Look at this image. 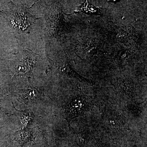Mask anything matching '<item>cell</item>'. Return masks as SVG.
<instances>
[{
    "mask_svg": "<svg viewBox=\"0 0 147 147\" xmlns=\"http://www.w3.org/2000/svg\"><path fill=\"white\" fill-rule=\"evenodd\" d=\"M45 17L47 30L51 35L57 37L70 31L71 28L65 19L59 3H54L47 7Z\"/></svg>",
    "mask_w": 147,
    "mask_h": 147,
    "instance_id": "cell-1",
    "label": "cell"
},
{
    "mask_svg": "<svg viewBox=\"0 0 147 147\" xmlns=\"http://www.w3.org/2000/svg\"><path fill=\"white\" fill-rule=\"evenodd\" d=\"M89 102L86 97L76 94L70 97L62 106L64 116L68 123L73 119L79 117L88 110Z\"/></svg>",
    "mask_w": 147,
    "mask_h": 147,
    "instance_id": "cell-2",
    "label": "cell"
},
{
    "mask_svg": "<svg viewBox=\"0 0 147 147\" xmlns=\"http://www.w3.org/2000/svg\"><path fill=\"white\" fill-rule=\"evenodd\" d=\"M105 115L103 123L110 133L117 136L123 134L127 131L128 124L126 118L121 113L114 111Z\"/></svg>",
    "mask_w": 147,
    "mask_h": 147,
    "instance_id": "cell-3",
    "label": "cell"
},
{
    "mask_svg": "<svg viewBox=\"0 0 147 147\" xmlns=\"http://www.w3.org/2000/svg\"><path fill=\"white\" fill-rule=\"evenodd\" d=\"M108 34L111 39L126 45H134L138 38L134 28L130 26L111 27Z\"/></svg>",
    "mask_w": 147,
    "mask_h": 147,
    "instance_id": "cell-4",
    "label": "cell"
},
{
    "mask_svg": "<svg viewBox=\"0 0 147 147\" xmlns=\"http://www.w3.org/2000/svg\"><path fill=\"white\" fill-rule=\"evenodd\" d=\"M101 51L100 41L94 38H82L78 41L76 46V54L83 60L91 59L100 54Z\"/></svg>",
    "mask_w": 147,
    "mask_h": 147,
    "instance_id": "cell-5",
    "label": "cell"
},
{
    "mask_svg": "<svg viewBox=\"0 0 147 147\" xmlns=\"http://www.w3.org/2000/svg\"><path fill=\"white\" fill-rule=\"evenodd\" d=\"M24 9H13L9 13V20L14 28L18 31L28 32L35 20Z\"/></svg>",
    "mask_w": 147,
    "mask_h": 147,
    "instance_id": "cell-6",
    "label": "cell"
},
{
    "mask_svg": "<svg viewBox=\"0 0 147 147\" xmlns=\"http://www.w3.org/2000/svg\"><path fill=\"white\" fill-rule=\"evenodd\" d=\"M37 57L36 54L30 50H25L23 57L15 66L13 77L31 76L36 63Z\"/></svg>",
    "mask_w": 147,
    "mask_h": 147,
    "instance_id": "cell-7",
    "label": "cell"
},
{
    "mask_svg": "<svg viewBox=\"0 0 147 147\" xmlns=\"http://www.w3.org/2000/svg\"><path fill=\"white\" fill-rule=\"evenodd\" d=\"M16 96L19 102L27 105H33L44 100L42 94L39 90L34 87L29 86L18 90Z\"/></svg>",
    "mask_w": 147,
    "mask_h": 147,
    "instance_id": "cell-8",
    "label": "cell"
},
{
    "mask_svg": "<svg viewBox=\"0 0 147 147\" xmlns=\"http://www.w3.org/2000/svg\"><path fill=\"white\" fill-rule=\"evenodd\" d=\"M114 86L119 94L127 98H133L136 93L135 84L128 78H118L115 82Z\"/></svg>",
    "mask_w": 147,
    "mask_h": 147,
    "instance_id": "cell-9",
    "label": "cell"
},
{
    "mask_svg": "<svg viewBox=\"0 0 147 147\" xmlns=\"http://www.w3.org/2000/svg\"><path fill=\"white\" fill-rule=\"evenodd\" d=\"M38 131L34 128L19 129L13 133V141L22 146L31 144L35 141Z\"/></svg>",
    "mask_w": 147,
    "mask_h": 147,
    "instance_id": "cell-10",
    "label": "cell"
},
{
    "mask_svg": "<svg viewBox=\"0 0 147 147\" xmlns=\"http://www.w3.org/2000/svg\"><path fill=\"white\" fill-rule=\"evenodd\" d=\"M113 57L116 63L122 65L133 63L137 60L136 53L127 47L115 51L113 53Z\"/></svg>",
    "mask_w": 147,
    "mask_h": 147,
    "instance_id": "cell-11",
    "label": "cell"
},
{
    "mask_svg": "<svg viewBox=\"0 0 147 147\" xmlns=\"http://www.w3.org/2000/svg\"><path fill=\"white\" fill-rule=\"evenodd\" d=\"M14 109V115L18 119L20 124V129L30 128V126L34 122L35 116L32 110L30 109L19 110L16 109L13 105Z\"/></svg>",
    "mask_w": 147,
    "mask_h": 147,
    "instance_id": "cell-12",
    "label": "cell"
},
{
    "mask_svg": "<svg viewBox=\"0 0 147 147\" xmlns=\"http://www.w3.org/2000/svg\"><path fill=\"white\" fill-rule=\"evenodd\" d=\"M58 70L59 73L63 76L70 77V78H75V79H78L80 81L81 80L83 82L88 83L90 85L94 84V82H91L89 80L84 78L83 76H81L78 73H76V71L71 68L68 63H65V64H63L61 66L58 67Z\"/></svg>",
    "mask_w": 147,
    "mask_h": 147,
    "instance_id": "cell-13",
    "label": "cell"
}]
</instances>
